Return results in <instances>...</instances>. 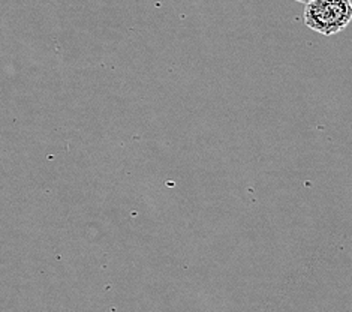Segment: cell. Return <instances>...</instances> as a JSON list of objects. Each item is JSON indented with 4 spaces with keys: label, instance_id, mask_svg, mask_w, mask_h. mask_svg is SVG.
<instances>
[{
    "label": "cell",
    "instance_id": "2",
    "mask_svg": "<svg viewBox=\"0 0 352 312\" xmlns=\"http://www.w3.org/2000/svg\"><path fill=\"white\" fill-rule=\"evenodd\" d=\"M296 2H298V3H303V5H306L307 2H310V0H296Z\"/></svg>",
    "mask_w": 352,
    "mask_h": 312
},
{
    "label": "cell",
    "instance_id": "1",
    "mask_svg": "<svg viewBox=\"0 0 352 312\" xmlns=\"http://www.w3.org/2000/svg\"><path fill=\"white\" fill-rule=\"evenodd\" d=\"M305 24L324 37H333L352 20L351 0H310L305 8Z\"/></svg>",
    "mask_w": 352,
    "mask_h": 312
}]
</instances>
